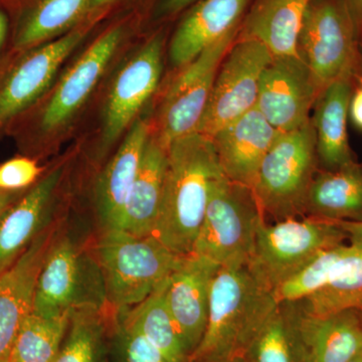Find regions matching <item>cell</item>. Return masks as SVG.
<instances>
[{
	"label": "cell",
	"mask_w": 362,
	"mask_h": 362,
	"mask_svg": "<svg viewBox=\"0 0 362 362\" xmlns=\"http://www.w3.org/2000/svg\"><path fill=\"white\" fill-rule=\"evenodd\" d=\"M95 257L103 275L107 304L117 312L144 301L182 258L154 235L138 237L116 228L102 230Z\"/></svg>",
	"instance_id": "3957f363"
},
{
	"label": "cell",
	"mask_w": 362,
	"mask_h": 362,
	"mask_svg": "<svg viewBox=\"0 0 362 362\" xmlns=\"http://www.w3.org/2000/svg\"><path fill=\"white\" fill-rule=\"evenodd\" d=\"M264 221L252 188L225 175L214 185L192 254L221 267L249 263Z\"/></svg>",
	"instance_id": "8992f818"
},
{
	"label": "cell",
	"mask_w": 362,
	"mask_h": 362,
	"mask_svg": "<svg viewBox=\"0 0 362 362\" xmlns=\"http://www.w3.org/2000/svg\"><path fill=\"white\" fill-rule=\"evenodd\" d=\"M42 173L37 162L28 157H16L0 166V188L23 190L33 187Z\"/></svg>",
	"instance_id": "1f68e13d"
},
{
	"label": "cell",
	"mask_w": 362,
	"mask_h": 362,
	"mask_svg": "<svg viewBox=\"0 0 362 362\" xmlns=\"http://www.w3.org/2000/svg\"><path fill=\"white\" fill-rule=\"evenodd\" d=\"M279 131L254 108L211 136L223 175L252 187Z\"/></svg>",
	"instance_id": "d6986e66"
},
{
	"label": "cell",
	"mask_w": 362,
	"mask_h": 362,
	"mask_svg": "<svg viewBox=\"0 0 362 362\" xmlns=\"http://www.w3.org/2000/svg\"><path fill=\"white\" fill-rule=\"evenodd\" d=\"M59 228L56 223L45 228L20 258L0 274V362H8L21 323L33 312L37 279Z\"/></svg>",
	"instance_id": "9a60e30c"
},
{
	"label": "cell",
	"mask_w": 362,
	"mask_h": 362,
	"mask_svg": "<svg viewBox=\"0 0 362 362\" xmlns=\"http://www.w3.org/2000/svg\"><path fill=\"white\" fill-rule=\"evenodd\" d=\"M166 168L168 147L156 135L150 134L116 230L138 237L153 235L160 211Z\"/></svg>",
	"instance_id": "44dd1931"
},
{
	"label": "cell",
	"mask_w": 362,
	"mask_h": 362,
	"mask_svg": "<svg viewBox=\"0 0 362 362\" xmlns=\"http://www.w3.org/2000/svg\"><path fill=\"white\" fill-rule=\"evenodd\" d=\"M304 216L362 223L361 162L333 170L319 169L309 188Z\"/></svg>",
	"instance_id": "cb8c5ba5"
},
{
	"label": "cell",
	"mask_w": 362,
	"mask_h": 362,
	"mask_svg": "<svg viewBox=\"0 0 362 362\" xmlns=\"http://www.w3.org/2000/svg\"><path fill=\"white\" fill-rule=\"evenodd\" d=\"M297 306L300 332L309 362H347L362 350L359 309L320 316L306 313L299 304Z\"/></svg>",
	"instance_id": "603a6c76"
},
{
	"label": "cell",
	"mask_w": 362,
	"mask_h": 362,
	"mask_svg": "<svg viewBox=\"0 0 362 362\" xmlns=\"http://www.w3.org/2000/svg\"><path fill=\"white\" fill-rule=\"evenodd\" d=\"M6 190L0 188V218L25 194L26 190Z\"/></svg>",
	"instance_id": "d590c367"
},
{
	"label": "cell",
	"mask_w": 362,
	"mask_h": 362,
	"mask_svg": "<svg viewBox=\"0 0 362 362\" xmlns=\"http://www.w3.org/2000/svg\"><path fill=\"white\" fill-rule=\"evenodd\" d=\"M168 283V279H166L141 303L118 311L121 314L120 322L139 331L171 362H188L189 354L166 303Z\"/></svg>",
	"instance_id": "4316f807"
},
{
	"label": "cell",
	"mask_w": 362,
	"mask_h": 362,
	"mask_svg": "<svg viewBox=\"0 0 362 362\" xmlns=\"http://www.w3.org/2000/svg\"><path fill=\"white\" fill-rule=\"evenodd\" d=\"M211 362H242L240 358L228 359V361H211Z\"/></svg>",
	"instance_id": "60d3db41"
},
{
	"label": "cell",
	"mask_w": 362,
	"mask_h": 362,
	"mask_svg": "<svg viewBox=\"0 0 362 362\" xmlns=\"http://www.w3.org/2000/svg\"><path fill=\"white\" fill-rule=\"evenodd\" d=\"M65 168L59 165L37 180L0 218V274L54 223L57 192Z\"/></svg>",
	"instance_id": "2e32d148"
},
{
	"label": "cell",
	"mask_w": 362,
	"mask_h": 362,
	"mask_svg": "<svg viewBox=\"0 0 362 362\" xmlns=\"http://www.w3.org/2000/svg\"><path fill=\"white\" fill-rule=\"evenodd\" d=\"M164 44L163 33H156L117 76L105 105L102 151L118 140L156 90L162 74Z\"/></svg>",
	"instance_id": "7c38bea8"
},
{
	"label": "cell",
	"mask_w": 362,
	"mask_h": 362,
	"mask_svg": "<svg viewBox=\"0 0 362 362\" xmlns=\"http://www.w3.org/2000/svg\"><path fill=\"white\" fill-rule=\"evenodd\" d=\"M223 176L209 136L194 132L171 142L160 211L152 235L178 256L192 254L214 185Z\"/></svg>",
	"instance_id": "6da1fadb"
},
{
	"label": "cell",
	"mask_w": 362,
	"mask_h": 362,
	"mask_svg": "<svg viewBox=\"0 0 362 362\" xmlns=\"http://www.w3.org/2000/svg\"><path fill=\"white\" fill-rule=\"evenodd\" d=\"M344 221L304 216L259 226L249 265L272 291L303 269L319 252L349 242Z\"/></svg>",
	"instance_id": "5b68a950"
},
{
	"label": "cell",
	"mask_w": 362,
	"mask_h": 362,
	"mask_svg": "<svg viewBox=\"0 0 362 362\" xmlns=\"http://www.w3.org/2000/svg\"><path fill=\"white\" fill-rule=\"evenodd\" d=\"M349 116L357 129L362 131V74L354 77V90L349 103Z\"/></svg>",
	"instance_id": "836d02e7"
},
{
	"label": "cell",
	"mask_w": 362,
	"mask_h": 362,
	"mask_svg": "<svg viewBox=\"0 0 362 362\" xmlns=\"http://www.w3.org/2000/svg\"><path fill=\"white\" fill-rule=\"evenodd\" d=\"M106 305L103 275L96 257H90L70 235L59 232L37 279L33 313L54 318L76 309L103 311Z\"/></svg>",
	"instance_id": "52a82bcc"
},
{
	"label": "cell",
	"mask_w": 362,
	"mask_h": 362,
	"mask_svg": "<svg viewBox=\"0 0 362 362\" xmlns=\"http://www.w3.org/2000/svg\"><path fill=\"white\" fill-rule=\"evenodd\" d=\"M277 303L247 263L221 267L211 285L206 333L188 362L239 358Z\"/></svg>",
	"instance_id": "7a4b0ae2"
},
{
	"label": "cell",
	"mask_w": 362,
	"mask_h": 362,
	"mask_svg": "<svg viewBox=\"0 0 362 362\" xmlns=\"http://www.w3.org/2000/svg\"><path fill=\"white\" fill-rule=\"evenodd\" d=\"M220 268L211 259L189 254L169 276L166 303L189 357L206 333L211 285Z\"/></svg>",
	"instance_id": "4fadbf2b"
},
{
	"label": "cell",
	"mask_w": 362,
	"mask_h": 362,
	"mask_svg": "<svg viewBox=\"0 0 362 362\" xmlns=\"http://www.w3.org/2000/svg\"><path fill=\"white\" fill-rule=\"evenodd\" d=\"M297 54L322 90L358 73V35L343 0H310L298 37Z\"/></svg>",
	"instance_id": "ba28073f"
},
{
	"label": "cell",
	"mask_w": 362,
	"mask_h": 362,
	"mask_svg": "<svg viewBox=\"0 0 362 362\" xmlns=\"http://www.w3.org/2000/svg\"><path fill=\"white\" fill-rule=\"evenodd\" d=\"M273 56L258 40L238 37L226 52L197 132L211 137L256 108L262 74Z\"/></svg>",
	"instance_id": "9c48e42d"
},
{
	"label": "cell",
	"mask_w": 362,
	"mask_h": 362,
	"mask_svg": "<svg viewBox=\"0 0 362 362\" xmlns=\"http://www.w3.org/2000/svg\"><path fill=\"white\" fill-rule=\"evenodd\" d=\"M239 358L242 362H309L296 302H278Z\"/></svg>",
	"instance_id": "484cf974"
},
{
	"label": "cell",
	"mask_w": 362,
	"mask_h": 362,
	"mask_svg": "<svg viewBox=\"0 0 362 362\" xmlns=\"http://www.w3.org/2000/svg\"><path fill=\"white\" fill-rule=\"evenodd\" d=\"M319 169L311 119L298 129L279 133L252 185L265 216L275 223L304 218L309 188Z\"/></svg>",
	"instance_id": "277c9868"
},
{
	"label": "cell",
	"mask_w": 362,
	"mask_h": 362,
	"mask_svg": "<svg viewBox=\"0 0 362 362\" xmlns=\"http://www.w3.org/2000/svg\"><path fill=\"white\" fill-rule=\"evenodd\" d=\"M85 35V30H75L37 45L13 66L0 85V125L25 111L44 94Z\"/></svg>",
	"instance_id": "5bb4252c"
},
{
	"label": "cell",
	"mask_w": 362,
	"mask_h": 362,
	"mask_svg": "<svg viewBox=\"0 0 362 362\" xmlns=\"http://www.w3.org/2000/svg\"><path fill=\"white\" fill-rule=\"evenodd\" d=\"M321 92L299 56L273 57L262 74L256 107L276 130L289 132L310 120Z\"/></svg>",
	"instance_id": "8fae6325"
},
{
	"label": "cell",
	"mask_w": 362,
	"mask_h": 362,
	"mask_svg": "<svg viewBox=\"0 0 362 362\" xmlns=\"http://www.w3.org/2000/svg\"><path fill=\"white\" fill-rule=\"evenodd\" d=\"M115 0H90V9H96L99 7L107 6Z\"/></svg>",
	"instance_id": "f35d334b"
},
{
	"label": "cell",
	"mask_w": 362,
	"mask_h": 362,
	"mask_svg": "<svg viewBox=\"0 0 362 362\" xmlns=\"http://www.w3.org/2000/svg\"><path fill=\"white\" fill-rule=\"evenodd\" d=\"M310 0H256L239 37L258 40L273 57L298 56L297 42Z\"/></svg>",
	"instance_id": "d4e9b609"
},
{
	"label": "cell",
	"mask_w": 362,
	"mask_h": 362,
	"mask_svg": "<svg viewBox=\"0 0 362 362\" xmlns=\"http://www.w3.org/2000/svg\"><path fill=\"white\" fill-rule=\"evenodd\" d=\"M354 77L350 76L331 83L320 93L314 104L311 120L315 130L321 169L333 170L356 160L347 134Z\"/></svg>",
	"instance_id": "7402d4cb"
},
{
	"label": "cell",
	"mask_w": 362,
	"mask_h": 362,
	"mask_svg": "<svg viewBox=\"0 0 362 362\" xmlns=\"http://www.w3.org/2000/svg\"><path fill=\"white\" fill-rule=\"evenodd\" d=\"M90 9V0H35L16 35L18 49L35 47L65 33Z\"/></svg>",
	"instance_id": "83f0119b"
},
{
	"label": "cell",
	"mask_w": 362,
	"mask_h": 362,
	"mask_svg": "<svg viewBox=\"0 0 362 362\" xmlns=\"http://www.w3.org/2000/svg\"><path fill=\"white\" fill-rule=\"evenodd\" d=\"M347 362H362V350L356 354L352 358H350Z\"/></svg>",
	"instance_id": "ab89813d"
},
{
	"label": "cell",
	"mask_w": 362,
	"mask_h": 362,
	"mask_svg": "<svg viewBox=\"0 0 362 362\" xmlns=\"http://www.w3.org/2000/svg\"><path fill=\"white\" fill-rule=\"evenodd\" d=\"M361 316H362V309H361Z\"/></svg>",
	"instance_id": "ee69618b"
},
{
	"label": "cell",
	"mask_w": 362,
	"mask_h": 362,
	"mask_svg": "<svg viewBox=\"0 0 362 362\" xmlns=\"http://www.w3.org/2000/svg\"><path fill=\"white\" fill-rule=\"evenodd\" d=\"M120 322V321H119ZM125 362H171L160 349L139 331L119 323Z\"/></svg>",
	"instance_id": "d6a6232c"
},
{
	"label": "cell",
	"mask_w": 362,
	"mask_h": 362,
	"mask_svg": "<svg viewBox=\"0 0 362 362\" xmlns=\"http://www.w3.org/2000/svg\"><path fill=\"white\" fill-rule=\"evenodd\" d=\"M252 0H199L176 26L168 47L171 66L181 69L207 47L239 33Z\"/></svg>",
	"instance_id": "ac0fdd59"
},
{
	"label": "cell",
	"mask_w": 362,
	"mask_h": 362,
	"mask_svg": "<svg viewBox=\"0 0 362 362\" xmlns=\"http://www.w3.org/2000/svg\"><path fill=\"white\" fill-rule=\"evenodd\" d=\"M7 33H8V21L6 14L0 11V49L6 42Z\"/></svg>",
	"instance_id": "74e56055"
},
{
	"label": "cell",
	"mask_w": 362,
	"mask_h": 362,
	"mask_svg": "<svg viewBox=\"0 0 362 362\" xmlns=\"http://www.w3.org/2000/svg\"><path fill=\"white\" fill-rule=\"evenodd\" d=\"M359 71L362 74V51L361 49V66H359Z\"/></svg>",
	"instance_id": "b9f144b4"
},
{
	"label": "cell",
	"mask_w": 362,
	"mask_h": 362,
	"mask_svg": "<svg viewBox=\"0 0 362 362\" xmlns=\"http://www.w3.org/2000/svg\"><path fill=\"white\" fill-rule=\"evenodd\" d=\"M199 0H159L156 4L157 18H168L180 13L187 7L194 6Z\"/></svg>",
	"instance_id": "e575fe53"
},
{
	"label": "cell",
	"mask_w": 362,
	"mask_h": 362,
	"mask_svg": "<svg viewBox=\"0 0 362 362\" xmlns=\"http://www.w3.org/2000/svg\"><path fill=\"white\" fill-rule=\"evenodd\" d=\"M359 47H361V49L362 51V37H361V42H359Z\"/></svg>",
	"instance_id": "7bdbcfd3"
},
{
	"label": "cell",
	"mask_w": 362,
	"mask_h": 362,
	"mask_svg": "<svg viewBox=\"0 0 362 362\" xmlns=\"http://www.w3.org/2000/svg\"><path fill=\"white\" fill-rule=\"evenodd\" d=\"M346 4L354 25H356L359 42L362 37V0H343Z\"/></svg>",
	"instance_id": "8d00e7d4"
},
{
	"label": "cell",
	"mask_w": 362,
	"mask_h": 362,
	"mask_svg": "<svg viewBox=\"0 0 362 362\" xmlns=\"http://www.w3.org/2000/svg\"><path fill=\"white\" fill-rule=\"evenodd\" d=\"M103 311L71 312L65 339L54 362H99L105 332Z\"/></svg>",
	"instance_id": "f546056e"
},
{
	"label": "cell",
	"mask_w": 362,
	"mask_h": 362,
	"mask_svg": "<svg viewBox=\"0 0 362 362\" xmlns=\"http://www.w3.org/2000/svg\"><path fill=\"white\" fill-rule=\"evenodd\" d=\"M70 315L45 318L33 312L28 314L14 339L8 362H54L65 339Z\"/></svg>",
	"instance_id": "f1b7e54d"
},
{
	"label": "cell",
	"mask_w": 362,
	"mask_h": 362,
	"mask_svg": "<svg viewBox=\"0 0 362 362\" xmlns=\"http://www.w3.org/2000/svg\"><path fill=\"white\" fill-rule=\"evenodd\" d=\"M123 35L120 25L103 33L66 71L42 110V131L54 132L59 129L77 113L110 63Z\"/></svg>",
	"instance_id": "e0dca14e"
},
{
	"label": "cell",
	"mask_w": 362,
	"mask_h": 362,
	"mask_svg": "<svg viewBox=\"0 0 362 362\" xmlns=\"http://www.w3.org/2000/svg\"><path fill=\"white\" fill-rule=\"evenodd\" d=\"M239 33H232L207 47L192 59L169 86L164 97L156 136L168 147L171 142L197 132L206 111L216 73L223 57Z\"/></svg>",
	"instance_id": "30bf717a"
},
{
	"label": "cell",
	"mask_w": 362,
	"mask_h": 362,
	"mask_svg": "<svg viewBox=\"0 0 362 362\" xmlns=\"http://www.w3.org/2000/svg\"><path fill=\"white\" fill-rule=\"evenodd\" d=\"M149 136L146 119L134 121L113 158L100 173L95 185L94 202L102 230L115 228L120 220Z\"/></svg>",
	"instance_id": "ffe728a7"
},
{
	"label": "cell",
	"mask_w": 362,
	"mask_h": 362,
	"mask_svg": "<svg viewBox=\"0 0 362 362\" xmlns=\"http://www.w3.org/2000/svg\"><path fill=\"white\" fill-rule=\"evenodd\" d=\"M307 313L327 315L347 309H362V252L351 270L301 300Z\"/></svg>",
	"instance_id": "4dcf8cb0"
}]
</instances>
